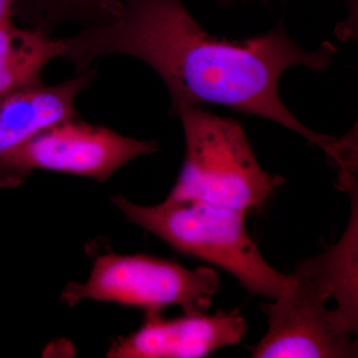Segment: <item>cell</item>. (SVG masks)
<instances>
[{
    "label": "cell",
    "mask_w": 358,
    "mask_h": 358,
    "mask_svg": "<svg viewBox=\"0 0 358 358\" xmlns=\"http://www.w3.org/2000/svg\"><path fill=\"white\" fill-rule=\"evenodd\" d=\"M219 1L222 2V3H230V2L237 1V0H219ZM240 1H249V0H240ZM261 1H268V0H261Z\"/></svg>",
    "instance_id": "13"
},
{
    "label": "cell",
    "mask_w": 358,
    "mask_h": 358,
    "mask_svg": "<svg viewBox=\"0 0 358 358\" xmlns=\"http://www.w3.org/2000/svg\"><path fill=\"white\" fill-rule=\"evenodd\" d=\"M96 70L90 68L57 85L33 84L0 98V157L39 131L78 117V96L91 86Z\"/></svg>",
    "instance_id": "8"
},
{
    "label": "cell",
    "mask_w": 358,
    "mask_h": 358,
    "mask_svg": "<svg viewBox=\"0 0 358 358\" xmlns=\"http://www.w3.org/2000/svg\"><path fill=\"white\" fill-rule=\"evenodd\" d=\"M286 291L274 303H263L268 331L251 348L254 358L357 357L353 341L327 307V299L305 275L294 270Z\"/></svg>",
    "instance_id": "6"
},
{
    "label": "cell",
    "mask_w": 358,
    "mask_h": 358,
    "mask_svg": "<svg viewBox=\"0 0 358 358\" xmlns=\"http://www.w3.org/2000/svg\"><path fill=\"white\" fill-rule=\"evenodd\" d=\"M20 0H0V22L13 18V10Z\"/></svg>",
    "instance_id": "12"
},
{
    "label": "cell",
    "mask_w": 358,
    "mask_h": 358,
    "mask_svg": "<svg viewBox=\"0 0 358 358\" xmlns=\"http://www.w3.org/2000/svg\"><path fill=\"white\" fill-rule=\"evenodd\" d=\"M63 59L76 73L96 59L127 55L152 67L171 95V114L205 103L277 122L300 134L338 162L343 138L301 124L279 96L282 73L294 66L326 69L336 47L324 42L308 52L280 22L260 36L229 41L211 36L190 15L183 0H114L109 17L66 37Z\"/></svg>",
    "instance_id": "1"
},
{
    "label": "cell",
    "mask_w": 358,
    "mask_h": 358,
    "mask_svg": "<svg viewBox=\"0 0 358 358\" xmlns=\"http://www.w3.org/2000/svg\"><path fill=\"white\" fill-rule=\"evenodd\" d=\"M185 136L182 169L166 199L194 200L248 214L267 203L280 176L264 171L239 122L202 107L178 110Z\"/></svg>",
    "instance_id": "3"
},
{
    "label": "cell",
    "mask_w": 358,
    "mask_h": 358,
    "mask_svg": "<svg viewBox=\"0 0 358 358\" xmlns=\"http://www.w3.org/2000/svg\"><path fill=\"white\" fill-rule=\"evenodd\" d=\"M159 148L78 117L39 131L0 157V189L23 185L33 171L73 174L105 182L124 164Z\"/></svg>",
    "instance_id": "5"
},
{
    "label": "cell",
    "mask_w": 358,
    "mask_h": 358,
    "mask_svg": "<svg viewBox=\"0 0 358 358\" xmlns=\"http://www.w3.org/2000/svg\"><path fill=\"white\" fill-rule=\"evenodd\" d=\"M343 187L352 197V216L345 234L324 254L301 261L299 265L329 299L336 301L334 308L341 327L348 333L358 329V212L357 183L348 181Z\"/></svg>",
    "instance_id": "9"
},
{
    "label": "cell",
    "mask_w": 358,
    "mask_h": 358,
    "mask_svg": "<svg viewBox=\"0 0 358 358\" xmlns=\"http://www.w3.org/2000/svg\"><path fill=\"white\" fill-rule=\"evenodd\" d=\"M64 40L39 28L0 22V98L41 81L44 68L64 54Z\"/></svg>",
    "instance_id": "10"
},
{
    "label": "cell",
    "mask_w": 358,
    "mask_h": 358,
    "mask_svg": "<svg viewBox=\"0 0 358 358\" xmlns=\"http://www.w3.org/2000/svg\"><path fill=\"white\" fill-rule=\"evenodd\" d=\"M248 331L238 310L214 315H185L166 320L145 313L140 329L120 338L107 352L112 358H199L219 348L236 345Z\"/></svg>",
    "instance_id": "7"
},
{
    "label": "cell",
    "mask_w": 358,
    "mask_h": 358,
    "mask_svg": "<svg viewBox=\"0 0 358 358\" xmlns=\"http://www.w3.org/2000/svg\"><path fill=\"white\" fill-rule=\"evenodd\" d=\"M112 201L131 223L179 253L222 268L254 296L275 300L289 287V275L271 267L250 237L247 214L194 200L143 206L114 195Z\"/></svg>",
    "instance_id": "2"
},
{
    "label": "cell",
    "mask_w": 358,
    "mask_h": 358,
    "mask_svg": "<svg viewBox=\"0 0 358 358\" xmlns=\"http://www.w3.org/2000/svg\"><path fill=\"white\" fill-rule=\"evenodd\" d=\"M219 286L211 268L190 270L166 259L108 253L96 257L86 282L65 287L61 301L69 307L84 300L110 301L145 313L178 306L185 315H205Z\"/></svg>",
    "instance_id": "4"
},
{
    "label": "cell",
    "mask_w": 358,
    "mask_h": 358,
    "mask_svg": "<svg viewBox=\"0 0 358 358\" xmlns=\"http://www.w3.org/2000/svg\"><path fill=\"white\" fill-rule=\"evenodd\" d=\"M113 0H20L13 17L20 18L25 27L39 28L52 35L68 21L98 24L107 20Z\"/></svg>",
    "instance_id": "11"
}]
</instances>
